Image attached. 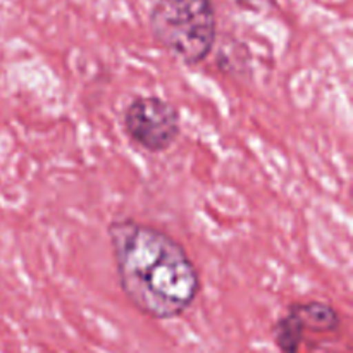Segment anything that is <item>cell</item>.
Segmentation results:
<instances>
[{"label":"cell","mask_w":353,"mask_h":353,"mask_svg":"<svg viewBox=\"0 0 353 353\" xmlns=\"http://www.w3.org/2000/svg\"><path fill=\"white\" fill-rule=\"evenodd\" d=\"M107 236L121 290L138 312L171 321L195 303L199 269L176 238L133 217L114 219Z\"/></svg>","instance_id":"1"},{"label":"cell","mask_w":353,"mask_h":353,"mask_svg":"<svg viewBox=\"0 0 353 353\" xmlns=\"http://www.w3.org/2000/svg\"><path fill=\"white\" fill-rule=\"evenodd\" d=\"M148 26L155 40L186 65L205 61L216 45L217 16L212 0H155Z\"/></svg>","instance_id":"2"},{"label":"cell","mask_w":353,"mask_h":353,"mask_svg":"<svg viewBox=\"0 0 353 353\" xmlns=\"http://www.w3.org/2000/svg\"><path fill=\"white\" fill-rule=\"evenodd\" d=\"M126 137L148 154L168 152L181 133L178 107L157 95H138L124 110Z\"/></svg>","instance_id":"3"},{"label":"cell","mask_w":353,"mask_h":353,"mask_svg":"<svg viewBox=\"0 0 353 353\" xmlns=\"http://www.w3.org/2000/svg\"><path fill=\"white\" fill-rule=\"evenodd\" d=\"M234 3L247 12H264L271 9L274 0H234Z\"/></svg>","instance_id":"4"}]
</instances>
